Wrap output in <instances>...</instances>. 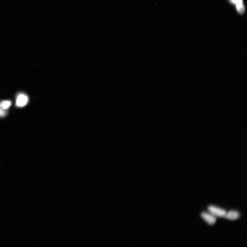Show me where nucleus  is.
<instances>
[{
	"mask_svg": "<svg viewBox=\"0 0 247 247\" xmlns=\"http://www.w3.org/2000/svg\"><path fill=\"white\" fill-rule=\"evenodd\" d=\"M208 210L212 215L218 217H224L227 213L225 210L213 206H209L208 208Z\"/></svg>",
	"mask_w": 247,
	"mask_h": 247,
	"instance_id": "1",
	"label": "nucleus"
},
{
	"mask_svg": "<svg viewBox=\"0 0 247 247\" xmlns=\"http://www.w3.org/2000/svg\"><path fill=\"white\" fill-rule=\"evenodd\" d=\"M28 98L24 94L21 93L17 96L16 100V105L19 107L24 106L28 103Z\"/></svg>",
	"mask_w": 247,
	"mask_h": 247,
	"instance_id": "2",
	"label": "nucleus"
},
{
	"mask_svg": "<svg viewBox=\"0 0 247 247\" xmlns=\"http://www.w3.org/2000/svg\"><path fill=\"white\" fill-rule=\"evenodd\" d=\"M201 217L204 219L209 225H213L216 222V219L215 216L206 213H203L201 214Z\"/></svg>",
	"mask_w": 247,
	"mask_h": 247,
	"instance_id": "3",
	"label": "nucleus"
},
{
	"mask_svg": "<svg viewBox=\"0 0 247 247\" xmlns=\"http://www.w3.org/2000/svg\"><path fill=\"white\" fill-rule=\"evenodd\" d=\"M240 214L238 211L231 210L226 213L224 217L228 219L234 220L240 218Z\"/></svg>",
	"mask_w": 247,
	"mask_h": 247,
	"instance_id": "4",
	"label": "nucleus"
},
{
	"mask_svg": "<svg viewBox=\"0 0 247 247\" xmlns=\"http://www.w3.org/2000/svg\"><path fill=\"white\" fill-rule=\"evenodd\" d=\"M237 11L239 13L242 14L244 11L243 0H236V3Z\"/></svg>",
	"mask_w": 247,
	"mask_h": 247,
	"instance_id": "5",
	"label": "nucleus"
},
{
	"mask_svg": "<svg viewBox=\"0 0 247 247\" xmlns=\"http://www.w3.org/2000/svg\"><path fill=\"white\" fill-rule=\"evenodd\" d=\"M11 101H4L0 103V106L1 108L4 109H8L11 105Z\"/></svg>",
	"mask_w": 247,
	"mask_h": 247,
	"instance_id": "6",
	"label": "nucleus"
},
{
	"mask_svg": "<svg viewBox=\"0 0 247 247\" xmlns=\"http://www.w3.org/2000/svg\"><path fill=\"white\" fill-rule=\"evenodd\" d=\"M6 112L5 109L1 108L0 110V117H4L6 115Z\"/></svg>",
	"mask_w": 247,
	"mask_h": 247,
	"instance_id": "7",
	"label": "nucleus"
},
{
	"mask_svg": "<svg viewBox=\"0 0 247 247\" xmlns=\"http://www.w3.org/2000/svg\"><path fill=\"white\" fill-rule=\"evenodd\" d=\"M232 3L235 4L236 3V0H230Z\"/></svg>",
	"mask_w": 247,
	"mask_h": 247,
	"instance_id": "8",
	"label": "nucleus"
},
{
	"mask_svg": "<svg viewBox=\"0 0 247 247\" xmlns=\"http://www.w3.org/2000/svg\"><path fill=\"white\" fill-rule=\"evenodd\" d=\"M1 106H0V110H1Z\"/></svg>",
	"mask_w": 247,
	"mask_h": 247,
	"instance_id": "9",
	"label": "nucleus"
}]
</instances>
